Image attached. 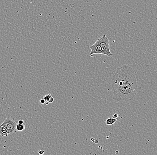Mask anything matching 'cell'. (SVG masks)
<instances>
[{
	"label": "cell",
	"mask_w": 157,
	"mask_h": 155,
	"mask_svg": "<svg viewBox=\"0 0 157 155\" xmlns=\"http://www.w3.org/2000/svg\"><path fill=\"white\" fill-rule=\"evenodd\" d=\"M113 99L126 102L134 98L138 92L137 75L132 68L123 65L117 68L112 75Z\"/></svg>",
	"instance_id": "cell-1"
},
{
	"label": "cell",
	"mask_w": 157,
	"mask_h": 155,
	"mask_svg": "<svg viewBox=\"0 0 157 155\" xmlns=\"http://www.w3.org/2000/svg\"><path fill=\"white\" fill-rule=\"evenodd\" d=\"M102 49V55H106L109 57L113 56L110 51L109 41L105 35H103L102 36L97 39Z\"/></svg>",
	"instance_id": "cell-2"
},
{
	"label": "cell",
	"mask_w": 157,
	"mask_h": 155,
	"mask_svg": "<svg viewBox=\"0 0 157 155\" xmlns=\"http://www.w3.org/2000/svg\"><path fill=\"white\" fill-rule=\"evenodd\" d=\"M17 123L14 121L10 118H7L5 119L4 121L0 126H4L7 128L8 133L10 134H12L16 129Z\"/></svg>",
	"instance_id": "cell-3"
},
{
	"label": "cell",
	"mask_w": 157,
	"mask_h": 155,
	"mask_svg": "<svg viewBox=\"0 0 157 155\" xmlns=\"http://www.w3.org/2000/svg\"><path fill=\"white\" fill-rule=\"evenodd\" d=\"M89 48L91 50L90 53L91 56H92L93 55L96 54H100L102 55L101 46L97 40L96 41V43L94 44L89 46Z\"/></svg>",
	"instance_id": "cell-4"
},
{
	"label": "cell",
	"mask_w": 157,
	"mask_h": 155,
	"mask_svg": "<svg viewBox=\"0 0 157 155\" xmlns=\"http://www.w3.org/2000/svg\"><path fill=\"white\" fill-rule=\"evenodd\" d=\"M8 131L7 128L4 126H0V135L2 137H8Z\"/></svg>",
	"instance_id": "cell-5"
},
{
	"label": "cell",
	"mask_w": 157,
	"mask_h": 155,
	"mask_svg": "<svg viewBox=\"0 0 157 155\" xmlns=\"http://www.w3.org/2000/svg\"><path fill=\"white\" fill-rule=\"evenodd\" d=\"M117 120L114 119V118H109L106 120V124L108 125H111L115 123Z\"/></svg>",
	"instance_id": "cell-6"
},
{
	"label": "cell",
	"mask_w": 157,
	"mask_h": 155,
	"mask_svg": "<svg viewBox=\"0 0 157 155\" xmlns=\"http://www.w3.org/2000/svg\"><path fill=\"white\" fill-rule=\"evenodd\" d=\"M25 129V126L23 124H17L16 126V129L18 131H22Z\"/></svg>",
	"instance_id": "cell-7"
},
{
	"label": "cell",
	"mask_w": 157,
	"mask_h": 155,
	"mask_svg": "<svg viewBox=\"0 0 157 155\" xmlns=\"http://www.w3.org/2000/svg\"><path fill=\"white\" fill-rule=\"evenodd\" d=\"M52 97L51 94H46L44 96L43 98L45 100L46 102H48L49 103V100H50Z\"/></svg>",
	"instance_id": "cell-8"
},
{
	"label": "cell",
	"mask_w": 157,
	"mask_h": 155,
	"mask_svg": "<svg viewBox=\"0 0 157 155\" xmlns=\"http://www.w3.org/2000/svg\"><path fill=\"white\" fill-rule=\"evenodd\" d=\"M45 153V151L43 150H40V151H38V154L40 155H43Z\"/></svg>",
	"instance_id": "cell-9"
},
{
	"label": "cell",
	"mask_w": 157,
	"mask_h": 155,
	"mask_svg": "<svg viewBox=\"0 0 157 155\" xmlns=\"http://www.w3.org/2000/svg\"><path fill=\"white\" fill-rule=\"evenodd\" d=\"M119 116L118 115V114H114V115H113V118H114V119H116V120H117V118H118Z\"/></svg>",
	"instance_id": "cell-10"
},
{
	"label": "cell",
	"mask_w": 157,
	"mask_h": 155,
	"mask_svg": "<svg viewBox=\"0 0 157 155\" xmlns=\"http://www.w3.org/2000/svg\"><path fill=\"white\" fill-rule=\"evenodd\" d=\"M23 123H24V121L23 120H19L18 121V123L19 124H23Z\"/></svg>",
	"instance_id": "cell-11"
},
{
	"label": "cell",
	"mask_w": 157,
	"mask_h": 155,
	"mask_svg": "<svg viewBox=\"0 0 157 155\" xmlns=\"http://www.w3.org/2000/svg\"><path fill=\"white\" fill-rule=\"evenodd\" d=\"M54 102V98L53 97H51L49 101V103H52Z\"/></svg>",
	"instance_id": "cell-12"
},
{
	"label": "cell",
	"mask_w": 157,
	"mask_h": 155,
	"mask_svg": "<svg viewBox=\"0 0 157 155\" xmlns=\"http://www.w3.org/2000/svg\"><path fill=\"white\" fill-rule=\"evenodd\" d=\"M40 102L41 104H44L45 103H46V101L45 100L43 99H43H41V100H40Z\"/></svg>",
	"instance_id": "cell-13"
},
{
	"label": "cell",
	"mask_w": 157,
	"mask_h": 155,
	"mask_svg": "<svg viewBox=\"0 0 157 155\" xmlns=\"http://www.w3.org/2000/svg\"><path fill=\"white\" fill-rule=\"evenodd\" d=\"M95 140V139H94V138H91V141H92V142H94V141H94V140Z\"/></svg>",
	"instance_id": "cell-14"
}]
</instances>
